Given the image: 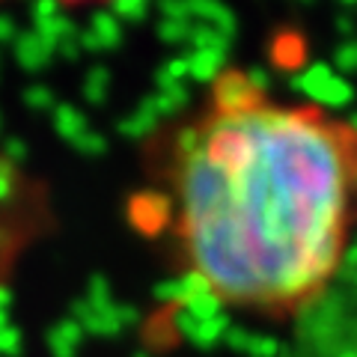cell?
Wrapping results in <instances>:
<instances>
[{
  "mask_svg": "<svg viewBox=\"0 0 357 357\" xmlns=\"http://www.w3.org/2000/svg\"><path fill=\"white\" fill-rule=\"evenodd\" d=\"M250 349L256 354H262V357H274L280 345H277V340H271V337H253L250 340Z\"/></svg>",
  "mask_w": 357,
  "mask_h": 357,
  "instance_id": "83f0119b",
  "label": "cell"
},
{
  "mask_svg": "<svg viewBox=\"0 0 357 357\" xmlns=\"http://www.w3.org/2000/svg\"><path fill=\"white\" fill-rule=\"evenodd\" d=\"M244 77H248V84H250L259 96H265L268 89H271V75H268V72L262 69V66H250V69L244 72Z\"/></svg>",
  "mask_w": 357,
  "mask_h": 357,
  "instance_id": "d4e9b609",
  "label": "cell"
},
{
  "mask_svg": "<svg viewBox=\"0 0 357 357\" xmlns=\"http://www.w3.org/2000/svg\"><path fill=\"white\" fill-rule=\"evenodd\" d=\"M60 3H63V0H60ZM72 3H84V0H72Z\"/></svg>",
  "mask_w": 357,
  "mask_h": 357,
  "instance_id": "74e56055",
  "label": "cell"
},
{
  "mask_svg": "<svg viewBox=\"0 0 357 357\" xmlns=\"http://www.w3.org/2000/svg\"><path fill=\"white\" fill-rule=\"evenodd\" d=\"M69 146L77 155H84V158H102V155L107 152V137L105 134H98V131H84L81 137L69 143Z\"/></svg>",
  "mask_w": 357,
  "mask_h": 357,
  "instance_id": "ac0fdd59",
  "label": "cell"
},
{
  "mask_svg": "<svg viewBox=\"0 0 357 357\" xmlns=\"http://www.w3.org/2000/svg\"><path fill=\"white\" fill-rule=\"evenodd\" d=\"M30 158V146H27V140H21V137H3V161H9V164H24Z\"/></svg>",
  "mask_w": 357,
  "mask_h": 357,
  "instance_id": "44dd1931",
  "label": "cell"
},
{
  "mask_svg": "<svg viewBox=\"0 0 357 357\" xmlns=\"http://www.w3.org/2000/svg\"><path fill=\"white\" fill-rule=\"evenodd\" d=\"M110 13L122 24H143L149 15V0H110Z\"/></svg>",
  "mask_w": 357,
  "mask_h": 357,
  "instance_id": "2e32d148",
  "label": "cell"
},
{
  "mask_svg": "<svg viewBox=\"0 0 357 357\" xmlns=\"http://www.w3.org/2000/svg\"><path fill=\"white\" fill-rule=\"evenodd\" d=\"M107 93H110V69L107 66H93L84 77V98L86 105H105L107 102Z\"/></svg>",
  "mask_w": 357,
  "mask_h": 357,
  "instance_id": "4fadbf2b",
  "label": "cell"
},
{
  "mask_svg": "<svg viewBox=\"0 0 357 357\" xmlns=\"http://www.w3.org/2000/svg\"><path fill=\"white\" fill-rule=\"evenodd\" d=\"M51 122H54V131H57V137L72 143L77 140L84 131H89V119L81 107H75L69 102H57V107L51 110Z\"/></svg>",
  "mask_w": 357,
  "mask_h": 357,
  "instance_id": "8992f818",
  "label": "cell"
},
{
  "mask_svg": "<svg viewBox=\"0 0 357 357\" xmlns=\"http://www.w3.org/2000/svg\"><path fill=\"white\" fill-rule=\"evenodd\" d=\"M295 3H312V0H295Z\"/></svg>",
  "mask_w": 357,
  "mask_h": 357,
  "instance_id": "8d00e7d4",
  "label": "cell"
},
{
  "mask_svg": "<svg viewBox=\"0 0 357 357\" xmlns=\"http://www.w3.org/2000/svg\"><path fill=\"white\" fill-rule=\"evenodd\" d=\"M229 342L232 345H244V342H248V331H232L229 333Z\"/></svg>",
  "mask_w": 357,
  "mask_h": 357,
  "instance_id": "4dcf8cb0",
  "label": "cell"
},
{
  "mask_svg": "<svg viewBox=\"0 0 357 357\" xmlns=\"http://www.w3.org/2000/svg\"><path fill=\"white\" fill-rule=\"evenodd\" d=\"M194 51H218V54H229V39L223 33L211 30L206 24H197L194 21V30H191V39H188Z\"/></svg>",
  "mask_w": 357,
  "mask_h": 357,
  "instance_id": "5bb4252c",
  "label": "cell"
},
{
  "mask_svg": "<svg viewBox=\"0 0 357 357\" xmlns=\"http://www.w3.org/2000/svg\"><path fill=\"white\" fill-rule=\"evenodd\" d=\"M337 33H340V36H345V39L354 36V33H357V21L349 18V15H340L337 18Z\"/></svg>",
  "mask_w": 357,
  "mask_h": 357,
  "instance_id": "f546056e",
  "label": "cell"
},
{
  "mask_svg": "<svg viewBox=\"0 0 357 357\" xmlns=\"http://www.w3.org/2000/svg\"><path fill=\"white\" fill-rule=\"evenodd\" d=\"M13 188H15V167L0 158V203H6L13 197Z\"/></svg>",
  "mask_w": 357,
  "mask_h": 357,
  "instance_id": "cb8c5ba5",
  "label": "cell"
},
{
  "mask_svg": "<svg viewBox=\"0 0 357 357\" xmlns=\"http://www.w3.org/2000/svg\"><path fill=\"white\" fill-rule=\"evenodd\" d=\"M357 140L319 114L256 107L176 134L191 271L220 304L289 307L340 265Z\"/></svg>",
  "mask_w": 357,
  "mask_h": 357,
  "instance_id": "6da1fadb",
  "label": "cell"
},
{
  "mask_svg": "<svg viewBox=\"0 0 357 357\" xmlns=\"http://www.w3.org/2000/svg\"><path fill=\"white\" fill-rule=\"evenodd\" d=\"M191 30H194V21H176V18H161L158 27H155L158 39L167 45H188Z\"/></svg>",
  "mask_w": 357,
  "mask_h": 357,
  "instance_id": "e0dca14e",
  "label": "cell"
},
{
  "mask_svg": "<svg viewBox=\"0 0 357 357\" xmlns=\"http://www.w3.org/2000/svg\"><path fill=\"white\" fill-rule=\"evenodd\" d=\"M3 126L6 122H3V110H0V137H3Z\"/></svg>",
  "mask_w": 357,
  "mask_h": 357,
  "instance_id": "836d02e7",
  "label": "cell"
},
{
  "mask_svg": "<svg viewBox=\"0 0 357 357\" xmlns=\"http://www.w3.org/2000/svg\"><path fill=\"white\" fill-rule=\"evenodd\" d=\"M54 54H60L63 60H77V57H81V45H77V36L60 42V45H57V51H54Z\"/></svg>",
  "mask_w": 357,
  "mask_h": 357,
  "instance_id": "f1b7e54d",
  "label": "cell"
},
{
  "mask_svg": "<svg viewBox=\"0 0 357 357\" xmlns=\"http://www.w3.org/2000/svg\"><path fill=\"white\" fill-rule=\"evenodd\" d=\"M188 77H194L199 84H215L220 72H223V63H227V54H218V51H188Z\"/></svg>",
  "mask_w": 357,
  "mask_h": 357,
  "instance_id": "9c48e42d",
  "label": "cell"
},
{
  "mask_svg": "<svg viewBox=\"0 0 357 357\" xmlns=\"http://www.w3.org/2000/svg\"><path fill=\"white\" fill-rule=\"evenodd\" d=\"M185 77H188V57H173V60H167L164 66H158L155 84H158V89H164V86L182 84Z\"/></svg>",
  "mask_w": 357,
  "mask_h": 357,
  "instance_id": "d6986e66",
  "label": "cell"
},
{
  "mask_svg": "<svg viewBox=\"0 0 357 357\" xmlns=\"http://www.w3.org/2000/svg\"><path fill=\"white\" fill-rule=\"evenodd\" d=\"M158 13L161 18H176V21H191L185 9V0H158Z\"/></svg>",
  "mask_w": 357,
  "mask_h": 357,
  "instance_id": "484cf974",
  "label": "cell"
},
{
  "mask_svg": "<svg viewBox=\"0 0 357 357\" xmlns=\"http://www.w3.org/2000/svg\"><path fill=\"white\" fill-rule=\"evenodd\" d=\"M13 45H15V48H13L15 63L24 72H30V75L45 72L51 66V60H54V48H48V45H45L33 30L30 33H18Z\"/></svg>",
  "mask_w": 357,
  "mask_h": 357,
  "instance_id": "277c9868",
  "label": "cell"
},
{
  "mask_svg": "<svg viewBox=\"0 0 357 357\" xmlns=\"http://www.w3.org/2000/svg\"><path fill=\"white\" fill-rule=\"evenodd\" d=\"M333 66L340 72H357V42L354 39H345L337 54H333Z\"/></svg>",
  "mask_w": 357,
  "mask_h": 357,
  "instance_id": "7402d4cb",
  "label": "cell"
},
{
  "mask_svg": "<svg viewBox=\"0 0 357 357\" xmlns=\"http://www.w3.org/2000/svg\"><path fill=\"white\" fill-rule=\"evenodd\" d=\"M342 6H357V0H342Z\"/></svg>",
  "mask_w": 357,
  "mask_h": 357,
  "instance_id": "e575fe53",
  "label": "cell"
},
{
  "mask_svg": "<svg viewBox=\"0 0 357 357\" xmlns=\"http://www.w3.org/2000/svg\"><path fill=\"white\" fill-rule=\"evenodd\" d=\"M185 9L191 21L223 33L227 39H232L238 33V18L223 0H185Z\"/></svg>",
  "mask_w": 357,
  "mask_h": 357,
  "instance_id": "3957f363",
  "label": "cell"
},
{
  "mask_svg": "<svg viewBox=\"0 0 357 357\" xmlns=\"http://www.w3.org/2000/svg\"><path fill=\"white\" fill-rule=\"evenodd\" d=\"M152 102H155V110L158 116H176L188 102H191V89L185 84H173V86H164V89H155L152 93Z\"/></svg>",
  "mask_w": 357,
  "mask_h": 357,
  "instance_id": "8fae6325",
  "label": "cell"
},
{
  "mask_svg": "<svg viewBox=\"0 0 357 357\" xmlns=\"http://www.w3.org/2000/svg\"><path fill=\"white\" fill-rule=\"evenodd\" d=\"M215 107L218 114H248V110L262 107V96L248 84L244 72H227L215 81Z\"/></svg>",
  "mask_w": 357,
  "mask_h": 357,
  "instance_id": "7a4b0ae2",
  "label": "cell"
},
{
  "mask_svg": "<svg viewBox=\"0 0 357 357\" xmlns=\"http://www.w3.org/2000/svg\"><path fill=\"white\" fill-rule=\"evenodd\" d=\"M331 77H333V69L328 63H312L304 72H295L292 77H289V89H292L295 96H307L310 102H316L319 89L325 86Z\"/></svg>",
  "mask_w": 357,
  "mask_h": 357,
  "instance_id": "52a82bcc",
  "label": "cell"
},
{
  "mask_svg": "<svg viewBox=\"0 0 357 357\" xmlns=\"http://www.w3.org/2000/svg\"><path fill=\"white\" fill-rule=\"evenodd\" d=\"M345 131H349L351 137L357 140V114H351V116H349V122H345Z\"/></svg>",
  "mask_w": 357,
  "mask_h": 357,
  "instance_id": "1f68e13d",
  "label": "cell"
},
{
  "mask_svg": "<svg viewBox=\"0 0 357 357\" xmlns=\"http://www.w3.org/2000/svg\"><path fill=\"white\" fill-rule=\"evenodd\" d=\"M33 33H36V36H39L45 45H48V48L57 51L60 42L77 36V27H75L72 18H66V15L60 13V15H54V18H48V21H42V24H33Z\"/></svg>",
  "mask_w": 357,
  "mask_h": 357,
  "instance_id": "30bf717a",
  "label": "cell"
},
{
  "mask_svg": "<svg viewBox=\"0 0 357 357\" xmlns=\"http://www.w3.org/2000/svg\"><path fill=\"white\" fill-rule=\"evenodd\" d=\"M158 122H161V116H158V110H155L152 96H146L128 116H122L116 122V131L126 140H143V137H149V134L158 128Z\"/></svg>",
  "mask_w": 357,
  "mask_h": 357,
  "instance_id": "5b68a950",
  "label": "cell"
},
{
  "mask_svg": "<svg viewBox=\"0 0 357 357\" xmlns=\"http://www.w3.org/2000/svg\"><path fill=\"white\" fill-rule=\"evenodd\" d=\"M333 357H357V349H354V345H345V349H340Z\"/></svg>",
  "mask_w": 357,
  "mask_h": 357,
  "instance_id": "d6a6232c",
  "label": "cell"
},
{
  "mask_svg": "<svg viewBox=\"0 0 357 357\" xmlns=\"http://www.w3.org/2000/svg\"><path fill=\"white\" fill-rule=\"evenodd\" d=\"M63 13V3L60 0H33L30 3V18H33V24H42V21H48L54 15H60Z\"/></svg>",
  "mask_w": 357,
  "mask_h": 357,
  "instance_id": "603a6c76",
  "label": "cell"
},
{
  "mask_svg": "<svg viewBox=\"0 0 357 357\" xmlns=\"http://www.w3.org/2000/svg\"><path fill=\"white\" fill-rule=\"evenodd\" d=\"M21 102H24L30 110H36V114H48V110L57 107V96H54L51 86L45 84H30L21 89Z\"/></svg>",
  "mask_w": 357,
  "mask_h": 357,
  "instance_id": "9a60e30c",
  "label": "cell"
},
{
  "mask_svg": "<svg viewBox=\"0 0 357 357\" xmlns=\"http://www.w3.org/2000/svg\"><path fill=\"white\" fill-rule=\"evenodd\" d=\"M0 75H3V54H0Z\"/></svg>",
  "mask_w": 357,
  "mask_h": 357,
  "instance_id": "d590c367",
  "label": "cell"
},
{
  "mask_svg": "<svg viewBox=\"0 0 357 357\" xmlns=\"http://www.w3.org/2000/svg\"><path fill=\"white\" fill-rule=\"evenodd\" d=\"M15 36H18V24H15V18L9 15V13H0V45L15 42Z\"/></svg>",
  "mask_w": 357,
  "mask_h": 357,
  "instance_id": "4316f807",
  "label": "cell"
},
{
  "mask_svg": "<svg viewBox=\"0 0 357 357\" xmlns=\"http://www.w3.org/2000/svg\"><path fill=\"white\" fill-rule=\"evenodd\" d=\"M93 36L98 39V45H102V51H114L122 45V39H126V30H122V21L110 13V9H98V13H93V18H89V27H86Z\"/></svg>",
  "mask_w": 357,
  "mask_h": 357,
  "instance_id": "ba28073f",
  "label": "cell"
},
{
  "mask_svg": "<svg viewBox=\"0 0 357 357\" xmlns=\"http://www.w3.org/2000/svg\"><path fill=\"white\" fill-rule=\"evenodd\" d=\"M351 98H354V86L345 81L342 75H333L331 81L319 89V96H316V102L319 105H325V107H349L351 105Z\"/></svg>",
  "mask_w": 357,
  "mask_h": 357,
  "instance_id": "7c38bea8",
  "label": "cell"
},
{
  "mask_svg": "<svg viewBox=\"0 0 357 357\" xmlns=\"http://www.w3.org/2000/svg\"><path fill=\"white\" fill-rule=\"evenodd\" d=\"M227 328H229V316H227V312H220V316H215V319H208V321H203V325H199L197 342H203V345L215 342Z\"/></svg>",
  "mask_w": 357,
  "mask_h": 357,
  "instance_id": "ffe728a7",
  "label": "cell"
}]
</instances>
